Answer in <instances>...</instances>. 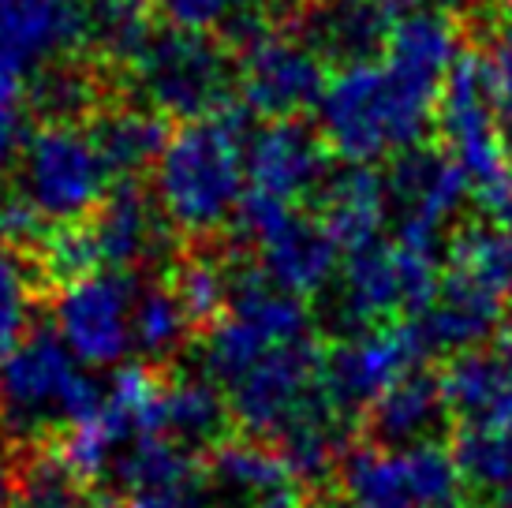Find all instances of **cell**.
Listing matches in <instances>:
<instances>
[{"label":"cell","instance_id":"28","mask_svg":"<svg viewBox=\"0 0 512 508\" xmlns=\"http://www.w3.org/2000/svg\"><path fill=\"white\" fill-rule=\"evenodd\" d=\"M23 94L42 124H86L98 109L113 101L109 79L79 57L45 64Z\"/></svg>","mask_w":512,"mask_h":508},{"label":"cell","instance_id":"15","mask_svg":"<svg viewBox=\"0 0 512 508\" xmlns=\"http://www.w3.org/2000/svg\"><path fill=\"white\" fill-rule=\"evenodd\" d=\"M86 221L98 243L101 269L139 273L146 266L176 262V228L157 195L143 191L139 180H120Z\"/></svg>","mask_w":512,"mask_h":508},{"label":"cell","instance_id":"16","mask_svg":"<svg viewBox=\"0 0 512 508\" xmlns=\"http://www.w3.org/2000/svg\"><path fill=\"white\" fill-rule=\"evenodd\" d=\"M307 482L266 438H225L206 456L214 508H307Z\"/></svg>","mask_w":512,"mask_h":508},{"label":"cell","instance_id":"31","mask_svg":"<svg viewBox=\"0 0 512 508\" xmlns=\"http://www.w3.org/2000/svg\"><path fill=\"white\" fill-rule=\"evenodd\" d=\"M165 277L180 292L199 333H206L228 311V262H217L214 254H176V262Z\"/></svg>","mask_w":512,"mask_h":508},{"label":"cell","instance_id":"26","mask_svg":"<svg viewBox=\"0 0 512 508\" xmlns=\"http://www.w3.org/2000/svg\"><path fill=\"white\" fill-rule=\"evenodd\" d=\"M90 135L98 142L101 157L109 172L120 180H139L146 169H154L165 142H169V124L165 116L146 109V105H116L109 101L105 109L86 120Z\"/></svg>","mask_w":512,"mask_h":508},{"label":"cell","instance_id":"5","mask_svg":"<svg viewBox=\"0 0 512 508\" xmlns=\"http://www.w3.org/2000/svg\"><path fill=\"white\" fill-rule=\"evenodd\" d=\"M434 116L445 154L460 165L471 198L483 206V213L505 221L512 213V154L486 94L479 53H464L445 75Z\"/></svg>","mask_w":512,"mask_h":508},{"label":"cell","instance_id":"12","mask_svg":"<svg viewBox=\"0 0 512 508\" xmlns=\"http://www.w3.org/2000/svg\"><path fill=\"white\" fill-rule=\"evenodd\" d=\"M86 49V0H0V98Z\"/></svg>","mask_w":512,"mask_h":508},{"label":"cell","instance_id":"30","mask_svg":"<svg viewBox=\"0 0 512 508\" xmlns=\"http://www.w3.org/2000/svg\"><path fill=\"white\" fill-rule=\"evenodd\" d=\"M154 15L150 0H86V49L98 64L128 71L154 38Z\"/></svg>","mask_w":512,"mask_h":508},{"label":"cell","instance_id":"42","mask_svg":"<svg viewBox=\"0 0 512 508\" xmlns=\"http://www.w3.org/2000/svg\"><path fill=\"white\" fill-rule=\"evenodd\" d=\"M501 225H505V232H509V236H512V213H509V217H505V221H501Z\"/></svg>","mask_w":512,"mask_h":508},{"label":"cell","instance_id":"6","mask_svg":"<svg viewBox=\"0 0 512 508\" xmlns=\"http://www.w3.org/2000/svg\"><path fill=\"white\" fill-rule=\"evenodd\" d=\"M438 254L419 251L408 243L374 240L367 247L344 251L337 292H333V325L348 333H363L385 325L397 314H423L438 296Z\"/></svg>","mask_w":512,"mask_h":508},{"label":"cell","instance_id":"33","mask_svg":"<svg viewBox=\"0 0 512 508\" xmlns=\"http://www.w3.org/2000/svg\"><path fill=\"white\" fill-rule=\"evenodd\" d=\"M34 277H38V269L27 266V251H15V247L0 243V363L30 333Z\"/></svg>","mask_w":512,"mask_h":508},{"label":"cell","instance_id":"20","mask_svg":"<svg viewBox=\"0 0 512 508\" xmlns=\"http://www.w3.org/2000/svg\"><path fill=\"white\" fill-rule=\"evenodd\" d=\"M400 0H314L303 15V42L322 60L356 64L385 49Z\"/></svg>","mask_w":512,"mask_h":508},{"label":"cell","instance_id":"10","mask_svg":"<svg viewBox=\"0 0 512 508\" xmlns=\"http://www.w3.org/2000/svg\"><path fill=\"white\" fill-rule=\"evenodd\" d=\"M139 277L124 269H98L83 281L57 288L53 329L83 367H113L135 352L131 311H135Z\"/></svg>","mask_w":512,"mask_h":508},{"label":"cell","instance_id":"23","mask_svg":"<svg viewBox=\"0 0 512 508\" xmlns=\"http://www.w3.org/2000/svg\"><path fill=\"white\" fill-rule=\"evenodd\" d=\"M318 202V217L337 236L341 251H356L367 243L382 240V228L389 221V191H385V176L348 161L344 169L329 172L322 187L314 191Z\"/></svg>","mask_w":512,"mask_h":508},{"label":"cell","instance_id":"44","mask_svg":"<svg viewBox=\"0 0 512 508\" xmlns=\"http://www.w3.org/2000/svg\"><path fill=\"white\" fill-rule=\"evenodd\" d=\"M453 508H460V505H453Z\"/></svg>","mask_w":512,"mask_h":508},{"label":"cell","instance_id":"8","mask_svg":"<svg viewBox=\"0 0 512 508\" xmlns=\"http://www.w3.org/2000/svg\"><path fill=\"white\" fill-rule=\"evenodd\" d=\"M236 232L255 247L258 266L273 284L296 296L322 292L341 266V243L318 213L292 210L285 198L247 191L236 210Z\"/></svg>","mask_w":512,"mask_h":508},{"label":"cell","instance_id":"32","mask_svg":"<svg viewBox=\"0 0 512 508\" xmlns=\"http://www.w3.org/2000/svg\"><path fill=\"white\" fill-rule=\"evenodd\" d=\"M453 456L464 482L475 490L501 494L512 486V430H460Z\"/></svg>","mask_w":512,"mask_h":508},{"label":"cell","instance_id":"1","mask_svg":"<svg viewBox=\"0 0 512 508\" xmlns=\"http://www.w3.org/2000/svg\"><path fill=\"white\" fill-rule=\"evenodd\" d=\"M441 86H430L389 60H356L341 64L326 79V90L314 105L318 135L344 161L374 165L419 146L430 116L438 109Z\"/></svg>","mask_w":512,"mask_h":508},{"label":"cell","instance_id":"21","mask_svg":"<svg viewBox=\"0 0 512 508\" xmlns=\"http://www.w3.org/2000/svg\"><path fill=\"white\" fill-rule=\"evenodd\" d=\"M105 479H113L128 501H146L206 486V460H199V449L180 445L165 434H135L113 456Z\"/></svg>","mask_w":512,"mask_h":508},{"label":"cell","instance_id":"43","mask_svg":"<svg viewBox=\"0 0 512 508\" xmlns=\"http://www.w3.org/2000/svg\"><path fill=\"white\" fill-rule=\"evenodd\" d=\"M501 4H509V8H512V0H501Z\"/></svg>","mask_w":512,"mask_h":508},{"label":"cell","instance_id":"25","mask_svg":"<svg viewBox=\"0 0 512 508\" xmlns=\"http://www.w3.org/2000/svg\"><path fill=\"white\" fill-rule=\"evenodd\" d=\"M441 419H449L445 396H441V378L427 370H408L385 389L367 408V430L370 441L404 449L415 441H430Z\"/></svg>","mask_w":512,"mask_h":508},{"label":"cell","instance_id":"13","mask_svg":"<svg viewBox=\"0 0 512 508\" xmlns=\"http://www.w3.org/2000/svg\"><path fill=\"white\" fill-rule=\"evenodd\" d=\"M389 213L397 221V240L419 251L438 254L441 232L449 228L464 198H471L468 180L445 150L408 146L393 157L385 172Z\"/></svg>","mask_w":512,"mask_h":508},{"label":"cell","instance_id":"40","mask_svg":"<svg viewBox=\"0 0 512 508\" xmlns=\"http://www.w3.org/2000/svg\"><path fill=\"white\" fill-rule=\"evenodd\" d=\"M512 240V236H509ZM505 307L512 311V258H509V273H505Z\"/></svg>","mask_w":512,"mask_h":508},{"label":"cell","instance_id":"36","mask_svg":"<svg viewBox=\"0 0 512 508\" xmlns=\"http://www.w3.org/2000/svg\"><path fill=\"white\" fill-rule=\"evenodd\" d=\"M23 142H27V127H23L19 105H15V98H0V184H4L15 172V165H19Z\"/></svg>","mask_w":512,"mask_h":508},{"label":"cell","instance_id":"14","mask_svg":"<svg viewBox=\"0 0 512 508\" xmlns=\"http://www.w3.org/2000/svg\"><path fill=\"white\" fill-rule=\"evenodd\" d=\"M419 359H423V348L408 322L348 333L326 352L322 389L344 415H356L370 408L393 381L415 370Z\"/></svg>","mask_w":512,"mask_h":508},{"label":"cell","instance_id":"39","mask_svg":"<svg viewBox=\"0 0 512 508\" xmlns=\"http://www.w3.org/2000/svg\"><path fill=\"white\" fill-rule=\"evenodd\" d=\"M490 508H512V486L509 490H501V494H494V505Z\"/></svg>","mask_w":512,"mask_h":508},{"label":"cell","instance_id":"4","mask_svg":"<svg viewBox=\"0 0 512 508\" xmlns=\"http://www.w3.org/2000/svg\"><path fill=\"white\" fill-rule=\"evenodd\" d=\"M128 79L146 109L180 124L221 113L240 94L232 45L206 30H154L128 64Z\"/></svg>","mask_w":512,"mask_h":508},{"label":"cell","instance_id":"22","mask_svg":"<svg viewBox=\"0 0 512 508\" xmlns=\"http://www.w3.org/2000/svg\"><path fill=\"white\" fill-rule=\"evenodd\" d=\"M341 486L352 508H430L412 445L389 449L370 441L348 449L341 460Z\"/></svg>","mask_w":512,"mask_h":508},{"label":"cell","instance_id":"11","mask_svg":"<svg viewBox=\"0 0 512 508\" xmlns=\"http://www.w3.org/2000/svg\"><path fill=\"white\" fill-rule=\"evenodd\" d=\"M326 64L303 38L262 27L236 49L240 101L266 120H296L318 105L326 90Z\"/></svg>","mask_w":512,"mask_h":508},{"label":"cell","instance_id":"24","mask_svg":"<svg viewBox=\"0 0 512 508\" xmlns=\"http://www.w3.org/2000/svg\"><path fill=\"white\" fill-rule=\"evenodd\" d=\"M232 408L225 389L214 378H191V374H169L161 381L154 411V434L191 445V449H214L228 438Z\"/></svg>","mask_w":512,"mask_h":508},{"label":"cell","instance_id":"19","mask_svg":"<svg viewBox=\"0 0 512 508\" xmlns=\"http://www.w3.org/2000/svg\"><path fill=\"white\" fill-rule=\"evenodd\" d=\"M449 419L464 430H512V359L468 348L438 374Z\"/></svg>","mask_w":512,"mask_h":508},{"label":"cell","instance_id":"38","mask_svg":"<svg viewBox=\"0 0 512 508\" xmlns=\"http://www.w3.org/2000/svg\"><path fill=\"white\" fill-rule=\"evenodd\" d=\"M430 4L441 8L445 15H471V12H479L483 0H430Z\"/></svg>","mask_w":512,"mask_h":508},{"label":"cell","instance_id":"27","mask_svg":"<svg viewBox=\"0 0 512 508\" xmlns=\"http://www.w3.org/2000/svg\"><path fill=\"white\" fill-rule=\"evenodd\" d=\"M385 60L430 86H441L453 71L456 27L441 8H400L385 42Z\"/></svg>","mask_w":512,"mask_h":508},{"label":"cell","instance_id":"2","mask_svg":"<svg viewBox=\"0 0 512 508\" xmlns=\"http://www.w3.org/2000/svg\"><path fill=\"white\" fill-rule=\"evenodd\" d=\"M251 109L232 101L202 120H187L169 135L154 165V195L176 232L206 240L236 217L243 198V150Z\"/></svg>","mask_w":512,"mask_h":508},{"label":"cell","instance_id":"34","mask_svg":"<svg viewBox=\"0 0 512 508\" xmlns=\"http://www.w3.org/2000/svg\"><path fill=\"white\" fill-rule=\"evenodd\" d=\"M154 12L180 30H206V34H225L243 12L255 8V0H150Z\"/></svg>","mask_w":512,"mask_h":508},{"label":"cell","instance_id":"29","mask_svg":"<svg viewBox=\"0 0 512 508\" xmlns=\"http://www.w3.org/2000/svg\"><path fill=\"white\" fill-rule=\"evenodd\" d=\"M191 333H199L191 314H187L180 292L172 288L169 277L143 284L135 292V311H131V337H135V352L150 355L146 363L165 367L169 359L187 348Z\"/></svg>","mask_w":512,"mask_h":508},{"label":"cell","instance_id":"9","mask_svg":"<svg viewBox=\"0 0 512 508\" xmlns=\"http://www.w3.org/2000/svg\"><path fill=\"white\" fill-rule=\"evenodd\" d=\"M322 363H326V348L314 337L277 340L270 348H262L236 378L221 385L232 419L251 438L273 441L326 396Z\"/></svg>","mask_w":512,"mask_h":508},{"label":"cell","instance_id":"45","mask_svg":"<svg viewBox=\"0 0 512 508\" xmlns=\"http://www.w3.org/2000/svg\"><path fill=\"white\" fill-rule=\"evenodd\" d=\"M400 4H404V0H400Z\"/></svg>","mask_w":512,"mask_h":508},{"label":"cell","instance_id":"18","mask_svg":"<svg viewBox=\"0 0 512 508\" xmlns=\"http://www.w3.org/2000/svg\"><path fill=\"white\" fill-rule=\"evenodd\" d=\"M243 169L251 191L296 202L314 195L329 176V146L314 127L296 120H270L247 135Z\"/></svg>","mask_w":512,"mask_h":508},{"label":"cell","instance_id":"17","mask_svg":"<svg viewBox=\"0 0 512 508\" xmlns=\"http://www.w3.org/2000/svg\"><path fill=\"white\" fill-rule=\"evenodd\" d=\"M505 307V292L498 281L464 266H453L441 273L438 296L423 314L408 318L423 355L434 352H468L483 344Z\"/></svg>","mask_w":512,"mask_h":508},{"label":"cell","instance_id":"7","mask_svg":"<svg viewBox=\"0 0 512 508\" xmlns=\"http://www.w3.org/2000/svg\"><path fill=\"white\" fill-rule=\"evenodd\" d=\"M113 184L116 176L86 124H38L15 165V191L49 225L90 217Z\"/></svg>","mask_w":512,"mask_h":508},{"label":"cell","instance_id":"35","mask_svg":"<svg viewBox=\"0 0 512 508\" xmlns=\"http://www.w3.org/2000/svg\"><path fill=\"white\" fill-rule=\"evenodd\" d=\"M483 79L498 124L505 127V135H512V27L501 30L483 53Z\"/></svg>","mask_w":512,"mask_h":508},{"label":"cell","instance_id":"37","mask_svg":"<svg viewBox=\"0 0 512 508\" xmlns=\"http://www.w3.org/2000/svg\"><path fill=\"white\" fill-rule=\"evenodd\" d=\"M15 505V471L0 460V508Z\"/></svg>","mask_w":512,"mask_h":508},{"label":"cell","instance_id":"3","mask_svg":"<svg viewBox=\"0 0 512 508\" xmlns=\"http://www.w3.org/2000/svg\"><path fill=\"white\" fill-rule=\"evenodd\" d=\"M105 389L79 370L57 329H30L0 363V426L19 441H53L101 408Z\"/></svg>","mask_w":512,"mask_h":508},{"label":"cell","instance_id":"41","mask_svg":"<svg viewBox=\"0 0 512 508\" xmlns=\"http://www.w3.org/2000/svg\"><path fill=\"white\" fill-rule=\"evenodd\" d=\"M501 352H505V355H509V359H512V333H509V337H505V340H501Z\"/></svg>","mask_w":512,"mask_h":508}]
</instances>
